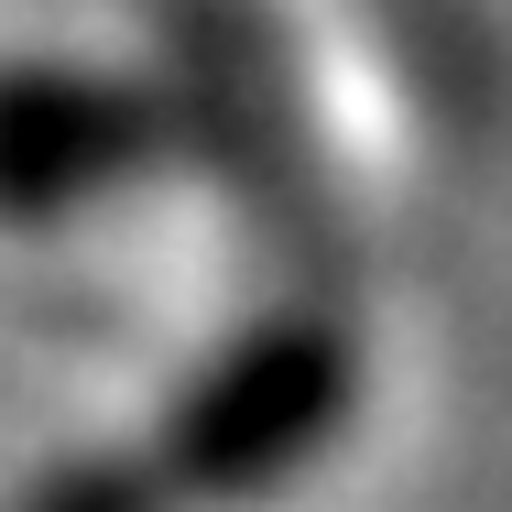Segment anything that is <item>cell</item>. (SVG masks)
I'll return each mask as SVG.
<instances>
[{
    "label": "cell",
    "mask_w": 512,
    "mask_h": 512,
    "mask_svg": "<svg viewBox=\"0 0 512 512\" xmlns=\"http://www.w3.org/2000/svg\"><path fill=\"white\" fill-rule=\"evenodd\" d=\"M371 404V349L338 306H262L229 338H207V360L164 393L142 425L164 491L186 512H262L295 480L338 458V436Z\"/></svg>",
    "instance_id": "cell-1"
},
{
    "label": "cell",
    "mask_w": 512,
    "mask_h": 512,
    "mask_svg": "<svg viewBox=\"0 0 512 512\" xmlns=\"http://www.w3.org/2000/svg\"><path fill=\"white\" fill-rule=\"evenodd\" d=\"M186 142L175 88L99 55H0V229H77L142 197Z\"/></svg>",
    "instance_id": "cell-2"
},
{
    "label": "cell",
    "mask_w": 512,
    "mask_h": 512,
    "mask_svg": "<svg viewBox=\"0 0 512 512\" xmlns=\"http://www.w3.org/2000/svg\"><path fill=\"white\" fill-rule=\"evenodd\" d=\"M0 512H186V502L164 491V469H153V447H142V436H99V447L44 458V469H33Z\"/></svg>",
    "instance_id": "cell-3"
}]
</instances>
